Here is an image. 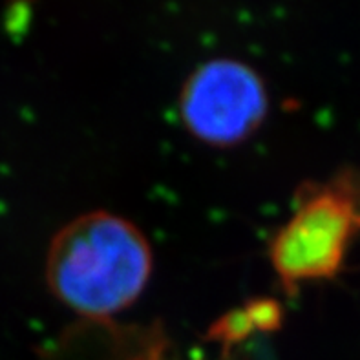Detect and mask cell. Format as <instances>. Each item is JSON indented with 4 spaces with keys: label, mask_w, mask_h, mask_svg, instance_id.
Here are the masks:
<instances>
[{
    "label": "cell",
    "mask_w": 360,
    "mask_h": 360,
    "mask_svg": "<svg viewBox=\"0 0 360 360\" xmlns=\"http://www.w3.org/2000/svg\"><path fill=\"white\" fill-rule=\"evenodd\" d=\"M154 251L141 229L110 210L70 219L51 238L44 280L51 297L79 319L108 324L143 297Z\"/></svg>",
    "instance_id": "cell-1"
},
{
    "label": "cell",
    "mask_w": 360,
    "mask_h": 360,
    "mask_svg": "<svg viewBox=\"0 0 360 360\" xmlns=\"http://www.w3.org/2000/svg\"><path fill=\"white\" fill-rule=\"evenodd\" d=\"M283 311L273 298L245 302L243 306L219 316L209 329V338L219 346L231 347L256 333L274 331L282 322Z\"/></svg>",
    "instance_id": "cell-4"
},
{
    "label": "cell",
    "mask_w": 360,
    "mask_h": 360,
    "mask_svg": "<svg viewBox=\"0 0 360 360\" xmlns=\"http://www.w3.org/2000/svg\"><path fill=\"white\" fill-rule=\"evenodd\" d=\"M360 236V167L302 183L292 212L267 243V262L285 295L337 278Z\"/></svg>",
    "instance_id": "cell-2"
},
{
    "label": "cell",
    "mask_w": 360,
    "mask_h": 360,
    "mask_svg": "<svg viewBox=\"0 0 360 360\" xmlns=\"http://www.w3.org/2000/svg\"><path fill=\"white\" fill-rule=\"evenodd\" d=\"M124 360H169L165 356V342L160 337L148 338L130 359Z\"/></svg>",
    "instance_id": "cell-5"
},
{
    "label": "cell",
    "mask_w": 360,
    "mask_h": 360,
    "mask_svg": "<svg viewBox=\"0 0 360 360\" xmlns=\"http://www.w3.org/2000/svg\"><path fill=\"white\" fill-rule=\"evenodd\" d=\"M267 84L252 66L212 59L188 73L178 96V114L192 139L210 148L249 141L269 115Z\"/></svg>",
    "instance_id": "cell-3"
}]
</instances>
